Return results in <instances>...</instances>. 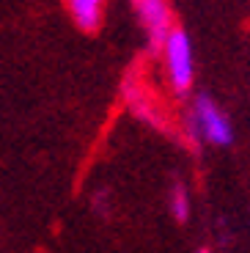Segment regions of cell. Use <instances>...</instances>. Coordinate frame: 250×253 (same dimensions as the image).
<instances>
[{
    "label": "cell",
    "mask_w": 250,
    "mask_h": 253,
    "mask_svg": "<svg viewBox=\"0 0 250 253\" xmlns=\"http://www.w3.org/2000/svg\"><path fill=\"white\" fill-rule=\"evenodd\" d=\"M132 6H135V11H138V17H140V22H143V28L149 31L151 47H154V50L165 47L168 36L173 33L168 0H132Z\"/></svg>",
    "instance_id": "3"
},
{
    "label": "cell",
    "mask_w": 250,
    "mask_h": 253,
    "mask_svg": "<svg viewBox=\"0 0 250 253\" xmlns=\"http://www.w3.org/2000/svg\"><path fill=\"white\" fill-rule=\"evenodd\" d=\"M66 8H69L75 25L85 33H94L105 17V0H66Z\"/></svg>",
    "instance_id": "4"
},
{
    "label": "cell",
    "mask_w": 250,
    "mask_h": 253,
    "mask_svg": "<svg viewBox=\"0 0 250 253\" xmlns=\"http://www.w3.org/2000/svg\"><path fill=\"white\" fill-rule=\"evenodd\" d=\"M193 124L201 129V135L214 146H228L234 138L231 132V124L225 119V113L217 108V102L212 96L201 94L195 99V108H193Z\"/></svg>",
    "instance_id": "2"
},
{
    "label": "cell",
    "mask_w": 250,
    "mask_h": 253,
    "mask_svg": "<svg viewBox=\"0 0 250 253\" xmlns=\"http://www.w3.org/2000/svg\"><path fill=\"white\" fill-rule=\"evenodd\" d=\"M170 215L179 223H184L190 217V196L184 184H173V190H170Z\"/></svg>",
    "instance_id": "5"
},
{
    "label": "cell",
    "mask_w": 250,
    "mask_h": 253,
    "mask_svg": "<svg viewBox=\"0 0 250 253\" xmlns=\"http://www.w3.org/2000/svg\"><path fill=\"white\" fill-rule=\"evenodd\" d=\"M198 253H212V251H209V248H201V251Z\"/></svg>",
    "instance_id": "6"
},
{
    "label": "cell",
    "mask_w": 250,
    "mask_h": 253,
    "mask_svg": "<svg viewBox=\"0 0 250 253\" xmlns=\"http://www.w3.org/2000/svg\"><path fill=\"white\" fill-rule=\"evenodd\" d=\"M163 52H165V69H168L170 88L176 94H184L193 85V47H190L187 33L173 28Z\"/></svg>",
    "instance_id": "1"
}]
</instances>
